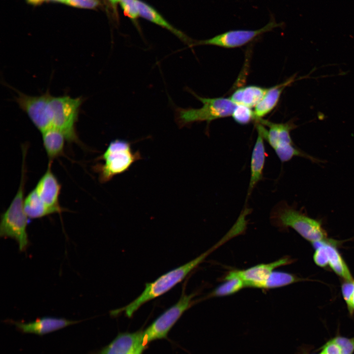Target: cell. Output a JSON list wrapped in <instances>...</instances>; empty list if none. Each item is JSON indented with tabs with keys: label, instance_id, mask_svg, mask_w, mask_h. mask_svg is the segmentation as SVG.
Wrapping results in <instances>:
<instances>
[{
	"label": "cell",
	"instance_id": "obj_33",
	"mask_svg": "<svg viewBox=\"0 0 354 354\" xmlns=\"http://www.w3.org/2000/svg\"><path fill=\"white\" fill-rule=\"evenodd\" d=\"M28 0V1H29L31 3L37 4V3H39V2H40L41 1H43L44 0Z\"/></svg>",
	"mask_w": 354,
	"mask_h": 354
},
{
	"label": "cell",
	"instance_id": "obj_29",
	"mask_svg": "<svg viewBox=\"0 0 354 354\" xmlns=\"http://www.w3.org/2000/svg\"><path fill=\"white\" fill-rule=\"evenodd\" d=\"M59 2L68 4L73 6L85 8H94L99 4L98 0H55Z\"/></svg>",
	"mask_w": 354,
	"mask_h": 354
},
{
	"label": "cell",
	"instance_id": "obj_28",
	"mask_svg": "<svg viewBox=\"0 0 354 354\" xmlns=\"http://www.w3.org/2000/svg\"><path fill=\"white\" fill-rule=\"evenodd\" d=\"M333 338L341 348L342 354H353L354 352V337L348 338L338 334Z\"/></svg>",
	"mask_w": 354,
	"mask_h": 354
},
{
	"label": "cell",
	"instance_id": "obj_1",
	"mask_svg": "<svg viewBox=\"0 0 354 354\" xmlns=\"http://www.w3.org/2000/svg\"><path fill=\"white\" fill-rule=\"evenodd\" d=\"M225 242L223 238L214 246L193 260L168 271L152 282L147 283L143 292L137 298L126 306L111 311V315L116 317L123 312L126 316L131 318L143 304L162 295L181 282L208 255Z\"/></svg>",
	"mask_w": 354,
	"mask_h": 354
},
{
	"label": "cell",
	"instance_id": "obj_30",
	"mask_svg": "<svg viewBox=\"0 0 354 354\" xmlns=\"http://www.w3.org/2000/svg\"><path fill=\"white\" fill-rule=\"evenodd\" d=\"M317 351L318 354H342L341 348L333 338L327 341Z\"/></svg>",
	"mask_w": 354,
	"mask_h": 354
},
{
	"label": "cell",
	"instance_id": "obj_10",
	"mask_svg": "<svg viewBox=\"0 0 354 354\" xmlns=\"http://www.w3.org/2000/svg\"><path fill=\"white\" fill-rule=\"evenodd\" d=\"M280 24L271 20L264 27L255 30H235L216 35L212 38L194 41L192 46L213 45L225 48H234L242 46L266 32L280 26Z\"/></svg>",
	"mask_w": 354,
	"mask_h": 354
},
{
	"label": "cell",
	"instance_id": "obj_15",
	"mask_svg": "<svg viewBox=\"0 0 354 354\" xmlns=\"http://www.w3.org/2000/svg\"><path fill=\"white\" fill-rule=\"evenodd\" d=\"M258 136L254 146L250 162V178L247 193L249 197L257 183L263 179L266 153L264 138L257 130Z\"/></svg>",
	"mask_w": 354,
	"mask_h": 354
},
{
	"label": "cell",
	"instance_id": "obj_14",
	"mask_svg": "<svg viewBox=\"0 0 354 354\" xmlns=\"http://www.w3.org/2000/svg\"><path fill=\"white\" fill-rule=\"evenodd\" d=\"M143 331L119 333L107 346L91 354H130L142 344Z\"/></svg>",
	"mask_w": 354,
	"mask_h": 354
},
{
	"label": "cell",
	"instance_id": "obj_13",
	"mask_svg": "<svg viewBox=\"0 0 354 354\" xmlns=\"http://www.w3.org/2000/svg\"><path fill=\"white\" fill-rule=\"evenodd\" d=\"M17 329L23 333H31L39 336L57 331L81 321H73L62 318L44 317L29 323L8 320Z\"/></svg>",
	"mask_w": 354,
	"mask_h": 354
},
{
	"label": "cell",
	"instance_id": "obj_2",
	"mask_svg": "<svg viewBox=\"0 0 354 354\" xmlns=\"http://www.w3.org/2000/svg\"><path fill=\"white\" fill-rule=\"evenodd\" d=\"M270 220L279 228H292L311 243L329 239L321 220L311 218L285 201L280 202L273 208Z\"/></svg>",
	"mask_w": 354,
	"mask_h": 354
},
{
	"label": "cell",
	"instance_id": "obj_18",
	"mask_svg": "<svg viewBox=\"0 0 354 354\" xmlns=\"http://www.w3.org/2000/svg\"><path fill=\"white\" fill-rule=\"evenodd\" d=\"M268 88L257 86H248L236 89L230 100L236 105L255 107L266 94Z\"/></svg>",
	"mask_w": 354,
	"mask_h": 354
},
{
	"label": "cell",
	"instance_id": "obj_35",
	"mask_svg": "<svg viewBox=\"0 0 354 354\" xmlns=\"http://www.w3.org/2000/svg\"><path fill=\"white\" fill-rule=\"evenodd\" d=\"M352 309H353V312L354 314V293L353 301H352Z\"/></svg>",
	"mask_w": 354,
	"mask_h": 354
},
{
	"label": "cell",
	"instance_id": "obj_3",
	"mask_svg": "<svg viewBox=\"0 0 354 354\" xmlns=\"http://www.w3.org/2000/svg\"><path fill=\"white\" fill-rule=\"evenodd\" d=\"M26 153V151L23 152L22 174L18 189L9 206L1 214L0 223V236L16 240L21 252L25 251L29 244L27 232L29 217L24 209Z\"/></svg>",
	"mask_w": 354,
	"mask_h": 354
},
{
	"label": "cell",
	"instance_id": "obj_19",
	"mask_svg": "<svg viewBox=\"0 0 354 354\" xmlns=\"http://www.w3.org/2000/svg\"><path fill=\"white\" fill-rule=\"evenodd\" d=\"M338 244L337 241L330 238L325 241L328 259V266L343 280H354L346 263L338 250Z\"/></svg>",
	"mask_w": 354,
	"mask_h": 354
},
{
	"label": "cell",
	"instance_id": "obj_4",
	"mask_svg": "<svg viewBox=\"0 0 354 354\" xmlns=\"http://www.w3.org/2000/svg\"><path fill=\"white\" fill-rule=\"evenodd\" d=\"M139 151H134L131 143L124 140L116 139L108 145L98 159L103 161L94 167L101 183L111 180L114 177L128 171L136 161L141 159Z\"/></svg>",
	"mask_w": 354,
	"mask_h": 354
},
{
	"label": "cell",
	"instance_id": "obj_11",
	"mask_svg": "<svg viewBox=\"0 0 354 354\" xmlns=\"http://www.w3.org/2000/svg\"><path fill=\"white\" fill-rule=\"evenodd\" d=\"M294 262V260L290 257H284L270 263L257 265L246 269L231 271L228 275L239 277L245 287L262 288L266 280L275 268Z\"/></svg>",
	"mask_w": 354,
	"mask_h": 354
},
{
	"label": "cell",
	"instance_id": "obj_9",
	"mask_svg": "<svg viewBox=\"0 0 354 354\" xmlns=\"http://www.w3.org/2000/svg\"><path fill=\"white\" fill-rule=\"evenodd\" d=\"M17 93L15 101L41 133L53 127L50 110L52 95L48 90L38 96H31L14 89Z\"/></svg>",
	"mask_w": 354,
	"mask_h": 354
},
{
	"label": "cell",
	"instance_id": "obj_34",
	"mask_svg": "<svg viewBox=\"0 0 354 354\" xmlns=\"http://www.w3.org/2000/svg\"><path fill=\"white\" fill-rule=\"evenodd\" d=\"M110 3L113 5L115 6L117 3L119 1V0H108Z\"/></svg>",
	"mask_w": 354,
	"mask_h": 354
},
{
	"label": "cell",
	"instance_id": "obj_12",
	"mask_svg": "<svg viewBox=\"0 0 354 354\" xmlns=\"http://www.w3.org/2000/svg\"><path fill=\"white\" fill-rule=\"evenodd\" d=\"M52 162L49 161L47 169L38 180L34 189L52 214L62 211L59 204L61 185L52 170Z\"/></svg>",
	"mask_w": 354,
	"mask_h": 354
},
{
	"label": "cell",
	"instance_id": "obj_24",
	"mask_svg": "<svg viewBox=\"0 0 354 354\" xmlns=\"http://www.w3.org/2000/svg\"><path fill=\"white\" fill-rule=\"evenodd\" d=\"M234 120L241 125L247 124L255 120L254 111L250 108L242 105H236L232 114Z\"/></svg>",
	"mask_w": 354,
	"mask_h": 354
},
{
	"label": "cell",
	"instance_id": "obj_22",
	"mask_svg": "<svg viewBox=\"0 0 354 354\" xmlns=\"http://www.w3.org/2000/svg\"><path fill=\"white\" fill-rule=\"evenodd\" d=\"M302 280L303 279L293 274L274 270L266 280L262 288L270 289L280 288Z\"/></svg>",
	"mask_w": 354,
	"mask_h": 354
},
{
	"label": "cell",
	"instance_id": "obj_17",
	"mask_svg": "<svg viewBox=\"0 0 354 354\" xmlns=\"http://www.w3.org/2000/svg\"><path fill=\"white\" fill-rule=\"evenodd\" d=\"M294 79L292 77L281 84L268 88L264 97L255 107L254 113L256 121L262 119L274 109L279 102L283 90L294 82Z\"/></svg>",
	"mask_w": 354,
	"mask_h": 354
},
{
	"label": "cell",
	"instance_id": "obj_31",
	"mask_svg": "<svg viewBox=\"0 0 354 354\" xmlns=\"http://www.w3.org/2000/svg\"><path fill=\"white\" fill-rule=\"evenodd\" d=\"M312 348L311 346H302L299 348L298 350L295 354H315L311 353Z\"/></svg>",
	"mask_w": 354,
	"mask_h": 354
},
{
	"label": "cell",
	"instance_id": "obj_8",
	"mask_svg": "<svg viewBox=\"0 0 354 354\" xmlns=\"http://www.w3.org/2000/svg\"><path fill=\"white\" fill-rule=\"evenodd\" d=\"M195 294L187 295L183 292L178 300L159 315L143 332L144 343L167 338L168 333L182 314L194 303Z\"/></svg>",
	"mask_w": 354,
	"mask_h": 354
},
{
	"label": "cell",
	"instance_id": "obj_23",
	"mask_svg": "<svg viewBox=\"0 0 354 354\" xmlns=\"http://www.w3.org/2000/svg\"><path fill=\"white\" fill-rule=\"evenodd\" d=\"M225 282L217 287L212 293V296H223L231 295L245 287L243 281L236 276L227 275Z\"/></svg>",
	"mask_w": 354,
	"mask_h": 354
},
{
	"label": "cell",
	"instance_id": "obj_21",
	"mask_svg": "<svg viewBox=\"0 0 354 354\" xmlns=\"http://www.w3.org/2000/svg\"><path fill=\"white\" fill-rule=\"evenodd\" d=\"M24 209L30 219L40 218L52 214L34 189L25 198Z\"/></svg>",
	"mask_w": 354,
	"mask_h": 354
},
{
	"label": "cell",
	"instance_id": "obj_16",
	"mask_svg": "<svg viewBox=\"0 0 354 354\" xmlns=\"http://www.w3.org/2000/svg\"><path fill=\"white\" fill-rule=\"evenodd\" d=\"M139 16L169 30L186 44L192 46L194 41L180 30L169 23L153 7L141 0H136Z\"/></svg>",
	"mask_w": 354,
	"mask_h": 354
},
{
	"label": "cell",
	"instance_id": "obj_5",
	"mask_svg": "<svg viewBox=\"0 0 354 354\" xmlns=\"http://www.w3.org/2000/svg\"><path fill=\"white\" fill-rule=\"evenodd\" d=\"M256 122L258 123L257 130L261 132L264 139L274 150L282 162L289 161L295 156L306 158L314 162H318V159L295 147L290 135L291 131L296 127L293 122L278 123L263 118Z\"/></svg>",
	"mask_w": 354,
	"mask_h": 354
},
{
	"label": "cell",
	"instance_id": "obj_32",
	"mask_svg": "<svg viewBox=\"0 0 354 354\" xmlns=\"http://www.w3.org/2000/svg\"><path fill=\"white\" fill-rule=\"evenodd\" d=\"M147 346V345H146L145 344H142L137 348H136L130 354H143L144 351L145 350Z\"/></svg>",
	"mask_w": 354,
	"mask_h": 354
},
{
	"label": "cell",
	"instance_id": "obj_25",
	"mask_svg": "<svg viewBox=\"0 0 354 354\" xmlns=\"http://www.w3.org/2000/svg\"><path fill=\"white\" fill-rule=\"evenodd\" d=\"M325 241H317L312 243L315 249L313 257L314 262L316 265L322 268H325L328 266L327 253L325 246Z\"/></svg>",
	"mask_w": 354,
	"mask_h": 354
},
{
	"label": "cell",
	"instance_id": "obj_27",
	"mask_svg": "<svg viewBox=\"0 0 354 354\" xmlns=\"http://www.w3.org/2000/svg\"><path fill=\"white\" fill-rule=\"evenodd\" d=\"M124 15L135 23L139 16L136 0H119Z\"/></svg>",
	"mask_w": 354,
	"mask_h": 354
},
{
	"label": "cell",
	"instance_id": "obj_7",
	"mask_svg": "<svg viewBox=\"0 0 354 354\" xmlns=\"http://www.w3.org/2000/svg\"><path fill=\"white\" fill-rule=\"evenodd\" d=\"M83 101L82 97L73 98L66 95L51 97L50 110L52 126L61 131L68 142L80 143L75 127Z\"/></svg>",
	"mask_w": 354,
	"mask_h": 354
},
{
	"label": "cell",
	"instance_id": "obj_26",
	"mask_svg": "<svg viewBox=\"0 0 354 354\" xmlns=\"http://www.w3.org/2000/svg\"><path fill=\"white\" fill-rule=\"evenodd\" d=\"M341 292L347 309L351 316L354 315L352 309V301L354 293V279L343 280L341 284Z\"/></svg>",
	"mask_w": 354,
	"mask_h": 354
},
{
	"label": "cell",
	"instance_id": "obj_6",
	"mask_svg": "<svg viewBox=\"0 0 354 354\" xmlns=\"http://www.w3.org/2000/svg\"><path fill=\"white\" fill-rule=\"evenodd\" d=\"M188 89L203 103V106L199 108H177L175 118L180 127L188 126L195 122H209L216 119L229 117L232 116L236 106L230 98L202 97L192 90Z\"/></svg>",
	"mask_w": 354,
	"mask_h": 354
},
{
	"label": "cell",
	"instance_id": "obj_20",
	"mask_svg": "<svg viewBox=\"0 0 354 354\" xmlns=\"http://www.w3.org/2000/svg\"><path fill=\"white\" fill-rule=\"evenodd\" d=\"M41 133L44 148L49 161L53 162L63 154L66 138L61 131L54 127Z\"/></svg>",
	"mask_w": 354,
	"mask_h": 354
}]
</instances>
